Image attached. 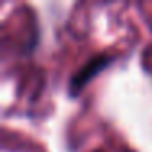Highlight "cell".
Here are the masks:
<instances>
[{"label": "cell", "mask_w": 152, "mask_h": 152, "mask_svg": "<svg viewBox=\"0 0 152 152\" xmlns=\"http://www.w3.org/2000/svg\"><path fill=\"white\" fill-rule=\"evenodd\" d=\"M115 59L113 56H108V54H96L93 56L90 61H87L72 77H70V82H69V92L70 95H77L80 93V90L96 75L100 74L103 69L108 67V64Z\"/></svg>", "instance_id": "6da1fadb"}]
</instances>
